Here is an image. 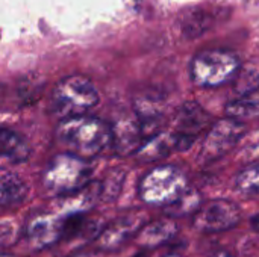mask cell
Returning a JSON list of instances; mask_svg holds the SVG:
<instances>
[{
  "mask_svg": "<svg viewBox=\"0 0 259 257\" xmlns=\"http://www.w3.org/2000/svg\"><path fill=\"white\" fill-rule=\"evenodd\" d=\"M56 133L68 153L82 159H93L112 145L111 124L96 117L80 115L62 120Z\"/></svg>",
  "mask_w": 259,
  "mask_h": 257,
  "instance_id": "obj_1",
  "label": "cell"
},
{
  "mask_svg": "<svg viewBox=\"0 0 259 257\" xmlns=\"http://www.w3.org/2000/svg\"><path fill=\"white\" fill-rule=\"evenodd\" d=\"M93 167L87 159L61 153L50 159L42 173V186L52 195L65 197L90 183Z\"/></svg>",
  "mask_w": 259,
  "mask_h": 257,
  "instance_id": "obj_2",
  "label": "cell"
},
{
  "mask_svg": "<svg viewBox=\"0 0 259 257\" xmlns=\"http://www.w3.org/2000/svg\"><path fill=\"white\" fill-rule=\"evenodd\" d=\"M99 103V91L85 76H68L56 83L52 92V108L62 120L85 115Z\"/></svg>",
  "mask_w": 259,
  "mask_h": 257,
  "instance_id": "obj_3",
  "label": "cell"
},
{
  "mask_svg": "<svg viewBox=\"0 0 259 257\" xmlns=\"http://www.w3.org/2000/svg\"><path fill=\"white\" fill-rule=\"evenodd\" d=\"M240 71L238 58L228 50H205L196 55L190 65L193 82L202 88H215L235 79Z\"/></svg>",
  "mask_w": 259,
  "mask_h": 257,
  "instance_id": "obj_4",
  "label": "cell"
},
{
  "mask_svg": "<svg viewBox=\"0 0 259 257\" xmlns=\"http://www.w3.org/2000/svg\"><path fill=\"white\" fill-rule=\"evenodd\" d=\"M188 188L185 174L173 167L162 165L149 171L140 182V197L150 206H170Z\"/></svg>",
  "mask_w": 259,
  "mask_h": 257,
  "instance_id": "obj_5",
  "label": "cell"
},
{
  "mask_svg": "<svg viewBox=\"0 0 259 257\" xmlns=\"http://www.w3.org/2000/svg\"><path fill=\"white\" fill-rule=\"evenodd\" d=\"M240 208L229 200H212L200 204L193 218V226L199 232L215 233L235 227L240 223Z\"/></svg>",
  "mask_w": 259,
  "mask_h": 257,
  "instance_id": "obj_6",
  "label": "cell"
},
{
  "mask_svg": "<svg viewBox=\"0 0 259 257\" xmlns=\"http://www.w3.org/2000/svg\"><path fill=\"white\" fill-rule=\"evenodd\" d=\"M246 127L243 123L226 118L220 120L209 129L202 144L200 156L205 161H214L229 153L244 135Z\"/></svg>",
  "mask_w": 259,
  "mask_h": 257,
  "instance_id": "obj_7",
  "label": "cell"
},
{
  "mask_svg": "<svg viewBox=\"0 0 259 257\" xmlns=\"http://www.w3.org/2000/svg\"><path fill=\"white\" fill-rule=\"evenodd\" d=\"M146 215L143 212H134L121 217L105 227L97 236V247L103 251H115L124 245L134 235H137L146 224Z\"/></svg>",
  "mask_w": 259,
  "mask_h": 257,
  "instance_id": "obj_8",
  "label": "cell"
},
{
  "mask_svg": "<svg viewBox=\"0 0 259 257\" xmlns=\"http://www.w3.org/2000/svg\"><path fill=\"white\" fill-rule=\"evenodd\" d=\"M62 233L64 220L52 214H41L33 217L26 227V238L35 248H46L56 244Z\"/></svg>",
  "mask_w": 259,
  "mask_h": 257,
  "instance_id": "obj_9",
  "label": "cell"
},
{
  "mask_svg": "<svg viewBox=\"0 0 259 257\" xmlns=\"http://www.w3.org/2000/svg\"><path fill=\"white\" fill-rule=\"evenodd\" d=\"M112 148L120 156H129L138 151L143 144V133L137 117H121L111 124Z\"/></svg>",
  "mask_w": 259,
  "mask_h": 257,
  "instance_id": "obj_10",
  "label": "cell"
},
{
  "mask_svg": "<svg viewBox=\"0 0 259 257\" xmlns=\"http://www.w3.org/2000/svg\"><path fill=\"white\" fill-rule=\"evenodd\" d=\"M209 124V115L196 101L184 103L176 115V133L197 138V135Z\"/></svg>",
  "mask_w": 259,
  "mask_h": 257,
  "instance_id": "obj_11",
  "label": "cell"
},
{
  "mask_svg": "<svg viewBox=\"0 0 259 257\" xmlns=\"http://www.w3.org/2000/svg\"><path fill=\"white\" fill-rule=\"evenodd\" d=\"M178 226L171 218L156 220L149 224H144L137 233V241L144 248H156L167 244L176 236Z\"/></svg>",
  "mask_w": 259,
  "mask_h": 257,
  "instance_id": "obj_12",
  "label": "cell"
},
{
  "mask_svg": "<svg viewBox=\"0 0 259 257\" xmlns=\"http://www.w3.org/2000/svg\"><path fill=\"white\" fill-rule=\"evenodd\" d=\"M97 200H100V182H90L82 189L62 197L61 208L67 217L82 215L85 211H90Z\"/></svg>",
  "mask_w": 259,
  "mask_h": 257,
  "instance_id": "obj_13",
  "label": "cell"
},
{
  "mask_svg": "<svg viewBox=\"0 0 259 257\" xmlns=\"http://www.w3.org/2000/svg\"><path fill=\"white\" fill-rule=\"evenodd\" d=\"M30 147L27 141L20 136L15 130L0 126V158H5L14 164L27 161Z\"/></svg>",
  "mask_w": 259,
  "mask_h": 257,
  "instance_id": "obj_14",
  "label": "cell"
},
{
  "mask_svg": "<svg viewBox=\"0 0 259 257\" xmlns=\"http://www.w3.org/2000/svg\"><path fill=\"white\" fill-rule=\"evenodd\" d=\"M27 183L15 173L0 170V206H15L26 200Z\"/></svg>",
  "mask_w": 259,
  "mask_h": 257,
  "instance_id": "obj_15",
  "label": "cell"
},
{
  "mask_svg": "<svg viewBox=\"0 0 259 257\" xmlns=\"http://www.w3.org/2000/svg\"><path fill=\"white\" fill-rule=\"evenodd\" d=\"M175 135L170 133H156L147 138L137 151V156L141 162H155L167 158L171 150H175Z\"/></svg>",
  "mask_w": 259,
  "mask_h": 257,
  "instance_id": "obj_16",
  "label": "cell"
},
{
  "mask_svg": "<svg viewBox=\"0 0 259 257\" xmlns=\"http://www.w3.org/2000/svg\"><path fill=\"white\" fill-rule=\"evenodd\" d=\"M226 115L231 120H235L238 123L252 120L259 115V97L253 95H246V97H238L226 105Z\"/></svg>",
  "mask_w": 259,
  "mask_h": 257,
  "instance_id": "obj_17",
  "label": "cell"
},
{
  "mask_svg": "<svg viewBox=\"0 0 259 257\" xmlns=\"http://www.w3.org/2000/svg\"><path fill=\"white\" fill-rule=\"evenodd\" d=\"M199 208H200L199 192L196 189L187 188L175 203H171L170 206L165 208V211L171 218H176V217H185L193 212L196 214Z\"/></svg>",
  "mask_w": 259,
  "mask_h": 257,
  "instance_id": "obj_18",
  "label": "cell"
},
{
  "mask_svg": "<svg viewBox=\"0 0 259 257\" xmlns=\"http://www.w3.org/2000/svg\"><path fill=\"white\" fill-rule=\"evenodd\" d=\"M211 26V17L200 9H191L182 18V32L187 38H196L202 35Z\"/></svg>",
  "mask_w": 259,
  "mask_h": 257,
  "instance_id": "obj_19",
  "label": "cell"
},
{
  "mask_svg": "<svg viewBox=\"0 0 259 257\" xmlns=\"http://www.w3.org/2000/svg\"><path fill=\"white\" fill-rule=\"evenodd\" d=\"M126 179V171L124 170H112L109 171L103 182H100V200L108 203V201H114L118 198L121 189H123V183Z\"/></svg>",
  "mask_w": 259,
  "mask_h": 257,
  "instance_id": "obj_20",
  "label": "cell"
},
{
  "mask_svg": "<svg viewBox=\"0 0 259 257\" xmlns=\"http://www.w3.org/2000/svg\"><path fill=\"white\" fill-rule=\"evenodd\" d=\"M259 89V71L255 68L240 70L235 76V91L238 97L253 95Z\"/></svg>",
  "mask_w": 259,
  "mask_h": 257,
  "instance_id": "obj_21",
  "label": "cell"
},
{
  "mask_svg": "<svg viewBox=\"0 0 259 257\" xmlns=\"http://www.w3.org/2000/svg\"><path fill=\"white\" fill-rule=\"evenodd\" d=\"M235 186L244 194H259V164L243 170L235 179Z\"/></svg>",
  "mask_w": 259,
  "mask_h": 257,
  "instance_id": "obj_22",
  "label": "cell"
},
{
  "mask_svg": "<svg viewBox=\"0 0 259 257\" xmlns=\"http://www.w3.org/2000/svg\"><path fill=\"white\" fill-rule=\"evenodd\" d=\"M18 91H20V95H21L23 100H27V98L35 100L42 91V83H39L36 79H26L20 85Z\"/></svg>",
  "mask_w": 259,
  "mask_h": 257,
  "instance_id": "obj_23",
  "label": "cell"
},
{
  "mask_svg": "<svg viewBox=\"0 0 259 257\" xmlns=\"http://www.w3.org/2000/svg\"><path fill=\"white\" fill-rule=\"evenodd\" d=\"M15 227L11 223H0V245H8V242L14 241Z\"/></svg>",
  "mask_w": 259,
  "mask_h": 257,
  "instance_id": "obj_24",
  "label": "cell"
},
{
  "mask_svg": "<svg viewBox=\"0 0 259 257\" xmlns=\"http://www.w3.org/2000/svg\"><path fill=\"white\" fill-rule=\"evenodd\" d=\"M252 226H253V229H255L256 232H259V214L253 217V220H252Z\"/></svg>",
  "mask_w": 259,
  "mask_h": 257,
  "instance_id": "obj_25",
  "label": "cell"
},
{
  "mask_svg": "<svg viewBox=\"0 0 259 257\" xmlns=\"http://www.w3.org/2000/svg\"><path fill=\"white\" fill-rule=\"evenodd\" d=\"M212 257H234L231 253H228V251H217V253H214Z\"/></svg>",
  "mask_w": 259,
  "mask_h": 257,
  "instance_id": "obj_26",
  "label": "cell"
},
{
  "mask_svg": "<svg viewBox=\"0 0 259 257\" xmlns=\"http://www.w3.org/2000/svg\"><path fill=\"white\" fill-rule=\"evenodd\" d=\"M68 257H96L94 254H91V253H79V254H73V256H68Z\"/></svg>",
  "mask_w": 259,
  "mask_h": 257,
  "instance_id": "obj_27",
  "label": "cell"
},
{
  "mask_svg": "<svg viewBox=\"0 0 259 257\" xmlns=\"http://www.w3.org/2000/svg\"><path fill=\"white\" fill-rule=\"evenodd\" d=\"M164 257H182L178 251H173V253H168V254H165Z\"/></svg>",
  "mask_w": 259,
  "mask_h": 257,
  "instance_id": "obj_28",
  "label": "cell"
},
{
  "mask_svg": "<svg viewBox=\"0 0 259 257\" xmlns=\"http://www.w3.org/2000/svg\"><path fill=\"white\" fill-rule=\"evenodd\" d=\"M134 257H147V254L146 253H138V254H135Z\"/></svg>",
  "mask_w": 259,
  "mask_h": 257,
  "instance_id": "obj_29",
  "label": "cell"
},
{
  "mask_svg": "<svg viewBox=\"0 0 259 257\" xmlns=\"http://www.w3.org/2000/svg\"><path fill=\"white\" fill-rule=\"evenodd\" d=\"M0 257H12L11 254H0Z\"/></svg>",
  "mask_w": 259,
  "mask_h": 257,
  "instance_id": "obj_30",
  "label": "cell"
}]
</instances>
